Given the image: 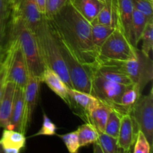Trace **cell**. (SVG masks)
I'll return each mask as SVG.
<instances>
[{
	"label": "cell",
	"instance_id": "7",
	"mask_svg": "<svg viewBox=\"0 0 153 153\" xmlns=\"http://www.w3.org/2000/svg\"><path fill=\"white\" fill-rule=\"evenodd\" d=\"M119 67L131 80L140 87L141 91L148 82L152 80V60L149 56L145 55L141 50L137 49V56L131 59L123 61H108Z\"/></svg>",
	"mask_w": 153,
	"mask_h": 153
},
{
	"label": "cell",
	"instance_id": "31",
	"mask_svg": "<svg viewBox=\"0 0 153 153\" xmlns=\"http://www.w3.org/2000/svg\"><path fill=\"white\" fill-rule=\"evenodd\" d=\"M134 143V153H149L151 152L152 146L149 144L146 136L140 130L138 129L136 133Z\"/></svg>",
	"mask_w": 153,
	"mask_h": 153
},
{
	"label": "cell",
	"instance_id": "35",
	"mask_svg": "<svg viewBox=\"0 0 153 153\" xmlns=\"http://www.w3.org/2000/svg\"><path fill=\"white\" fill-rule=\"evenodd\" d=\"M7 64H6L5 61L4 59L2 66L0 69V100H1V97L2 96L5 84L7 82Z\"/></svg>",
	"mask_w": 153,
	"mask_h": 153
},
{
	"label": "cell",
	"instance_id": "39",
	"mask_svg": "<svg viewBox=\"0 0 153 153\" xmlns=\"http://www.w3.org/2000/svg\"><path fill=\"white\" fill-rule=\"evenodd\" d=\"M98 1H101L102 3H103V4H105V3L108 2V1H111V0H98Z\"/></svg>",
	"mask_w": 153,
	"mask_h": 153
},
{
	"label": "cell",
	"instance_id": "8",
	"mask_svg": "<svg viewBox=\"0 0 153 153\" xmlns=\"http://www.w3.org/2000/svg\"><path fill=\"white\" fill-rule=\"evenodd\" d=\"M137 130L146 136L149 144L153 143V90L148 95L141 96L134 103L129 111Z\"/></svg>",
	"mask_w": 153,
	"mask_h": 153
},
{
	"label": "cell",
	"instance_id": "37",
	"mask_svg": "<svg viewBox=\"0 0 153 153\" xmlns=\"http://www.w3.org/2000/svg\"><path fill=\"white\" fill-rule=\"evenodd\" d=\"M6 54V46L4 47H0V69L2 66L3 61H4V57Z\"/></svg>",
	"mask_w": 153,
	"mask_h": 153
},
{
	"label": "cell",
	"instance_id": "5",
	"mask_svg": "<svg viewBox=\"0 0 153 153\" xmlns=\"http://www.w3.org/2000/svg\"><path fill=\"white\" fill-rule=\"evenodd\" d=\"M5 46L4 61L7 68V82H13L16 87L25 88L29 73L19 41L15 37L9 35Z\"/></svg>",
	"mask_w": 153,
	"mask_h": 153
},
{
	"label": "cell",
	"instance_id": "13",
	"mask_svg": "<svg viewBox=\"0 0 153 153\" xmlns=\"http://www.w3.org/2000/svg\"><path fill=\"white\" fill-rule=\"evenodd\" d=\"M133 10L134 6L131 0H116L117 22L115 27L120 28L130 42Z\"/></svg>",
	"mask_w": 153,
	"mask_h": 153
},
{
	"label": "cell",
	"instance_id": "29",
	"mask_svg": "<svg viewBox=\"0 0 153 153\" xmlns=\"http://www.w3.org/2000/svg\"><path fill=\"white\" fill-rule=\"evenodd\" d=\"M142 43L141 52L146 56H149L153 48V18L147 21L143 32L141 36Z\"/></svg>",
	"mask_w": 153,
	"mask_h": 153
},
{
	"label": "cell",
	"instance_id": "41",
	"mask_svg": "<svg viewBox=\"0 0 153 153\" xmlns=\"http://www.w3.org/2000/svg\"><path fill=\"white\" fill-rule=\"evenodd\" d=\"M151 1H153V0H151Z\"/></svg>",
	"mask_w": 153,
	"mask_h": 153
},
{
	"label": "cell",
	"instance_id": "4",
	"mask_svg": "<svg viewBox=\"0 0 153 153\" xmlns=\"http://www.w3.org/2000/svg\"><path fill=\"white\" fill-rule=\"evenodd\" d=\"M137 53V48L131 44L120 28L115 27L99 50V61H127L135 58Z\"/></svg>",
	"mask_w": 153,
	"mask_h": 153
},
{
	"label": "cell",
	"instance_id": "15",
	"mask_svg": "<svg viewBox=\"0 0 153 153\" xmlns=\"http://www.w3.org/2000/svg\"><path fill=\"white\" fill-rule=\"evenodd\" d=\"M24 94H25V88L16 86L10 123L7 129L15 130L19 132L22 131V124L24 114Z\"/></svg>",
	"mask_w": 153,
	"mask_h": 153
},
{
	"label": "cell",
	"instance_id": "33",
	"mask_svg": "<svg viewBox=\"0 0 153 153\" xmlns=\"http://www.w3.org/2000/svg\"><path fill=\"white\" fill-rule=\"evenodd\" d=\"M68 2L69 0H46V11L44 16L50 19Z\"/></svg>",
	"mask_w": 153,
	"mask_h": 153
},
{
	"label": "cell",
	"instance_id": "3",
	"mask_svg": "<svg viewBox=\"0 0 153 153\" xmlns=\"http://www.w3.org/2000/svg\"><path fill=\"white\" fill-rule=\"evenodd\" d=\"M9 35L15 37L19 41L29 75L42 81L46 66L40 55L35 34L24 23L18 15L12 13L10 14Z\"/></svg>",
	"mask_w": 153,
	"mask_h": 153
},
{
	"label": "cell",
	"instance_id": "32",
	"mask_svg": "<svg viewBox=\"0 0 153 153\" xmlns=\"http://www.w3.org/2000/svg\"><path fill=\"white\" fill-rule=\"evenodd\" d=\"M134 8L141 12L146 16L148 19L153 18L152 16V4L151 0H131Z\"/></svg>",
	"mask_w": 153,
	"mask_h": 153
},
{
	"label": "cell",
	"instance_id": "26",
	"mask_svg": "<svg viewBox=\"0 0 153 153\" xmlns=\"http://www.w3.org/2000/svg\"><path fill=\"white\" fill-rule=\"evenodd\" d=\"M114 27L110 25H102V24L93 23L91 24V37L92 41L95 46L96 49L98 52L100 47L103 44L106 39L109 37L111 34L114 30Z\"/></svg>",
	"mask_w": 153,
	"mask_h": 153
},
{
	"label": "cell",
	"instance_id": "23",
	"mask_svg": "<svg viewBox=\"0 0 153 153\" xmlns=\"http://www.w3.org/2000/svg\"><path fill=\"white\" fill-rule=\"evenodd\" d=\"M111 108L100 100L98 105L93 110L90 115V123L94 124L98 131H104L108 117Z\"/></svg>",
	"mask_w": 153,
	"mask_h": 153
},
{
	"label": "cell",
	"instance_id": "17",
	"mask_svg": "<svg viewBox=\"0 0 153 153\" xmlns=\"http://www.w3.org/2000/svg\"><path fill=\"white\" fill-rule=\"evenodd\" d=\"M25 134L15 130L4 128L0 139V146L3 152L19 153L25 147Z\"/></svg>",
	"mask_w": 153,
	"mask_h": 153
},
{
	"label": "cell",
	"instance_id": "24",
	"mask_svg": "<svg viewBox=\"0 0 153 153\" xmlns=\"http://www.w3.org/2000/svg\"><path fill=\"white\" fill-rule=\"evenodd\" d=\"M11 9L4 0H0V47L5 46L8 37Z\"/></svg>",
	"mask_w": 153,
	"mask_h": 153
},
{
	"label": "cell",
	"instance_id": "6",
	"mask_svg": "<svg viewBox=\"0 0 153 153\" xmlns=\"http://www.w3.org/2000/svg\"><path fill=\"white\" fill-rule=\"evenodd\" d=\"M58 39L61 55L65 62L73 88L92 94V74L91 66L85 65L79 62L67 45L58 37Z\"/></svg>",
	"mask_w": 153,
	"mask_h": 153
},
{
	"label": "cell",
	"instance_id": "36",
	"mask_svg": "<svg viewBox=\"0 0 153 153\" xmlns=\"http://www.w3.org/2000/svg\"><path fill=\"white\" fill-rule=\"evenodd\" d=\"M38 8L39 11L40 12L42 15L46 14V0H34Z\"/></svg>",
	"mask_w": 153,
	"mask_h": 153
},
{
	"label": "cell",
	"instance_id": "38",
	"mask_svg": "<svg viewBox=\"0 0 153 153\" xmlns=\"http://www.w3.org/2000/svg\"><path fill=\"white\" fill-rule=\"evenodd\" d=\"M4 1H5L6 2H7V4H8L9 6H10V9H11V6L13 5V3H14L15 0H4Z\"/></svg>",
	"mask_w": 153,
	"mask_h": 153
},
{
	"label": "cell",
	"instance_id": "28",
	"mask_svg": "<svg viewBox=\"0 0 153 153\" xmlns=\"http://www.w3.org/2000/svg\"><path fill=\"white\" fill-rule=\"evenodd\" d=\"M97 143L101 148L102 153H117L121 151L118 146L117 139L104 131H99V138Z\"/></svg>",
	"mask_w": 153,
	"mask_h": 153
},
{
	"label": "cell",
	"instance_id": "10",
	"mask_svg": "<svg viewBox=\"0 0 153 153\" xmlns=\"http://www.w3.org/2000/svg\"><path fill=\"white\" fill-rule=\"evenodd\" d=\"M70 105L75 114L86 123H90V115L100 103V100L94 95L73 88H69Z\"/></svg>",
	"mask_w": 153,
	"mask_h": 153
},
{
	"label": "cell",
	"instance_id": "12",
	"mask_svg": "<svg viewBox=\"0 0 153 153\" xmlns=\"http://www.w3.org/2000/svg\"><path fill=\"white\" fill-rule=\"evenodd\" d=\"M11 13L18 15L34 33L43 16L34 0H15L11 6Z\"/></svg>",
	"mask_w": 153,
	"mask_h": 153
},
{
	"label": "cell",
	"instance_id": "16",
	"mask_svg": "<svg viewBox=\"0 0 153 153\" xmlns=\"http://www.w3.org/2000/svg\"><path fill=\"white\" fill-rule=\"evenodd\" d=\"M16 85L7 81L0 100V127L7 128L10 123Z\"/></svg>",
	"mask_w": 153,
	"mask_h": 153
},
{
	"label": "cell",
	"instance_id": "40",
	"mask_svg": "<svg viewBox=\"0 0 153 153\" xmlns=\"http://www.w3.org/2000/svg\"><path fill=\"white\" fill-rule=\"evenodd\" d=\"M2 152V149H1V146H0V152Z\"/></svg>",
	"mask_w": 153,
	"mask_h": 153
},
{
	"label": "cell",
	"instance_id": "30",
	"mask_svg": "<svg viewBox=\"0 0 153 153\" xmlns=\"http://www.w3.org/2000/svg\"><path fill=\"white\" fill-rule=\"evenodd\" d=\"M58 137L62 139L67 150L70 153L78 152L81 146L79 144L77 131H72L65 134H58Z\"/></svg>",
	"mask_w": 153,
	"mask_h": 153
},
{
	"label": "cell",
	"instance_id": "34",
	"mask_svg": "<svg viewBox=\"0 0 153 153\" xmlns=\"http://www.w3.org/2000/svg\"><path fill=\"white\" fill-rule=\"evenodd\" d=\"M56 126L55 125L53 122L48 117L46 114H43V120L42 127L34 136L39 135H54L56 133Z\"/></svg>",
	"mask_w": 153,
	"mask_h": 153
},
{
	"label": "cell",
	"instance_id": "9",
	"mask_svg": "<svg viewBox=\"0 0 153 153\" xmlns=\"http://www.w3.org/2000/svg\"><path fill=\"white\" fill-rule=\"evenodd\" d=\"M92 95L120 111V100L128 86L107 80L91 70ZM129 86V85H128Z\"/></svg>",
	"mask_w": 153,
	"mask_h": 153
},
{
	"label": "cell",
	"instance_id": "14",
	"mask_svg": "<svg viewBox=\"0 0 153 153\" xmlns=\"http://www.w3.org/2000/svg\"><path fill=\"white\" fill-rule=\"evenodd\" d=\"M135 123L129 114H124L122 117L117 137V144L123 152H129L134 143L137 131ZM137 128V127H136Z\"/></svg>",
	"mask_w": 153,
	"mask_h": 153
},
{
	"label": "cell",
	"instance_id": "21",
	"mask_svg": "<svg viewBox=\"0 0 153 153\" xmlns=\"http://www.w3.org/2000/svg\"><path fill=\"white\" fill-rule=\"evenodd\" d=\"M149 19L143 13L134 8L132 13L131 28V42L132 45L137 47V44L141 40V36L145 26Z\"/></svg>",
	"mask_w": 153,
	"mask_h": 153
},
{
	"label": "cell",
	"instance_id": "25",
	"mask_svg": "<svg viewBox=\"0 0 153 153\" xmlns=\"http://www.w3.org/2000/svg\"><path fill=\"white\" fill-rule=\"evenodd\" d=\"M78 137L81 147L96 143L99 138V131L94 124L85 123L77 128Z\"/></svg>",
	"mask_w": 153,
	"mask_h": 153
},
{
	"label": "cell",
	"instance_id": "18",
	"mask_svg": "<svg viewBox=\"0 0 153 153\" xmlns=\"http://www.w3.org/2000/svg\"><path fill=\"white\" fill-rule=\"evenodd\" d=\"M42 82L46 83V85L56 95L64 100L68 106L70 105V98L68 95L69 88L55 71L46 67L42 76Z\"/></svg>",
	"mask_w": 153,
	"mask_h": 153
},
{
	"label": "cell",
	"instance_id": "2",
	"mask_svg": "<svg viewBox=\"0 0 153 153\" xmlns=\"http://www.w3.org/2000/svg\"><path fill=\"white\" fill-rule=\"evenodd\" d=\"M34 34L46 67L55 71L69 88H73L65 62L61 55L56 33L50 20L44 15L42 16Z\"/></svg>",
	"mask_w": 153,
	"mask_h": 153
},
{
	"label": "cell",
	"instance_id": "1",
	"mask_svg": "<svg viewBox=\"0 0 153 153\" xmlns=\"http://www.w3.org/2000/svg\"><path fill=\"white\" fill-rule=\"evenodd\" d=\"M49 19L57 36L79 62L91 67L98 63L99 55L92 41L91 23L70 2Z\"/></svg>",
	"mask_w": 153,
	"mask_h": 153
},
{
	"label": "cell",
	"instance_id": "22",
	"mask_svg": "<svg viewBox=\"0 0 153 153\" xmlns=\"http://www.w3.org/2000/svg\"><path fill=\"white\" fill-rule=\"evenodd\" d=\"M116 22V0H111V1L103 4L102 9L91 24H102V25H110L115 28Z\"/></svg>",
	"mask_w": 153,
	"mask_h": 153
},
{
	"label": "cell",
	"instance_id": "11",
	"mask_svg": "<svg viewBox=\"0 0 153 153\" xmlns=\"http://www.w3.org/2000/svg\"><path fill=\"white\" fill-rule=\"evenodd\" d=\"M42 81L38 78L29 75L24 94V114L21 133L25 134L32 120L34 109L38 101L40 86Z\"/></svg>",
	"mask_w": 153,
	"mask_h": 153
},
{
	"label": "cell",
	"instance_id": "27",
	"mask_svg": "<svg viewBox=\"0 0 153 153\" xmlns=\"http://www.w3.org/2000/svg\"><path fill=\"white\" fill-rule=\"evenodd\" d=\"M123 115V114L118 110L112 108L109 113L104 132L117 139Z\"/></svg>",
	"mask_w": 153,
	"mask_h": 153
},
{
	"label": "cell",
	"instance_id": "19",
	"mask_svg": "<svg viewBox=\"0 0 153 153\" xmlns=\"http://www.w3.org/2000/svg\"><path fill=\"white\" fill-rule=\"evenodd\" d=\"M69 2L91 25L104 4L98 0H69Z\"/></svg>",
	"mask_w": 153,
	"mask_h": 153
},
{
	"label": "cell",
	"instance_id": "20",
	"mask_svg": "<svg viewBox=\"0 0 153 153\" xmlns=\"http://www.w3.org/2000/svg\"><path fill=\"white\" fill-rule=\"evenodd\" d=\"M141 92L140 87L135 83L127 87L120 100V111L123 114L129 113L131 107L141 95Z\"/></svg>",
	"mask_w": 153,
	"mask_h": 153
}]
</instances>
